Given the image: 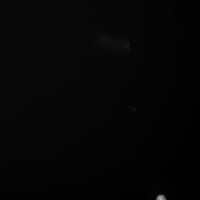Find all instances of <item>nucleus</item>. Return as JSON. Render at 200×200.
I'll return each mask as SVG.
<instances>
[{"mask_svg":"<svg viewBox=\"0 0 200 200\" xmlns=\"http://www.w3.org/2000/svg\"><path fill=\"white\" fill-rule=\"evenodd\" d=\"M157 200H166V199L163 195H159L157 197Z\"/></svg>","mask_w":200,"mask_h":200,"instance_id":"nucleus-1","label":"nucleus"}]
</instances>
